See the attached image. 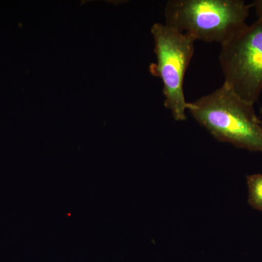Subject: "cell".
Returning a JSON list of instances; mask_svg holds the SVG:
<instances>
[{
	"label": "cell",
	"instance_id": "cell-1",
	"mask_svg": "<svg viewBox=\"0 0 262 262\" xmlns=\"http://www.w3.org/2000/svg\"><path fill=\"white\" fill-rule=\"evenodd\" d=\"M187 110L219 141L262 152L261 121L253 103L239 96L225 82L211 94L188 102Z\"/></svg>",
	"mask_w": 262,
	"mask_h": 262
},
{
	"label": "cell",
	"instance_id": "cell-2",
	"mask_svg": "<svg viewBox=\"0 0 262 262\" xmlns=\"http://www.w3.org/2000/svg\"><path fill=\"white\" fill-rule=\"evenodd\" d=\"M251 8L243 0H170L165 24L194 41L222 46L247 25Z\"/></svg>",
	"mask_w": 262,
	"mask_h": 262
},
{
	"label": "cell",
	"instance_id": "cell-3",
	"mask_svg": "<svg viewBox=\"0 0 262 262\" xmlns=\"http://www.w3.org/2000/svg\"><path fill=\"white\" fill-rule=\"evenodd\" d=\"M151 34L157 60L150 66V72L163 82L165 107L176 120H185L188 102L184 96V80L194 55L195 41L165 24L153 25Z\"/></svg>",
	"mask_w": 262,
	"mask_h": 262
},
{
	"label": "cell",
	"instance_id": "cell-4",
	"mask_svg": "<svg viewBox=\"0 0 262 262\" xmlns=\"http://www.w3.org/2000/svg\"><path fill=\"white\" fill-rule=\"evenodd\" d=\"M220 63L224 82L254 104L262 92V20L247 24L221 46Z\"/></svg>",
	"mask_w": 262,
	"mask_h": 262
},
{
	"label": "cell",
	"instance_id": "cell-5",
	"mask_svg": "<svg viewBox=\"0 0 262 262\" xmlns=\"http://www.w3.org/2000/svg\"><path fill=\"white\" fill-rule=\"evenodd\" d=\"M247 184L249 204L262 211V174L248 176Z\"/></svg>",
	"mask_w": 262,
	"mask_h": 262
},
{
	"label": "cell",
	"instance_id": "cell-6",
	"mask_svg": "<svg viewBox=\"0 0 262 262\" xmlns=\"http://www.w3.org/2000/svg\"><path fill=\"white\" fill-rule=\"evenodd\" d=\"M251 8H254L258 20H262V0H256L251 3Z\"/></svg>",
	"mask_w": 262,
	"mask_h": 262
},
{
	"label": "cell",
	"instance_id": "cell-7",
	"mask_svg": "<svg viewBox=\"0 0 262 262\" xmlns=\"http://www.w3.org/2000/svg\"><path fill=\"white\" fill-rule=\"evenodd\" d=\"M260 113H261V115H262V107L261 108H260ZM261 126H262V120H261Z\"/></svg>",
	"mask_w": 262,
	"mask_h": 262
}]
</instances>
